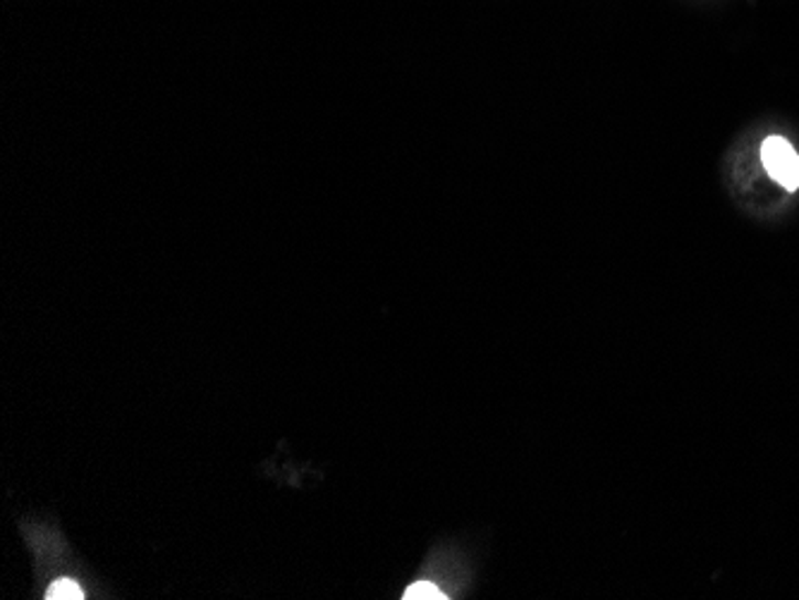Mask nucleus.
<instances>
[{"label":"nucleus","instance_id":"obj_2","mask_svg":"<svg viewBox=\"0 0 799 600\" xmlns=\"http://www.w3.org/2000/svg\"><path fill=\"white\" fill-rule=\"evenodd\" d=\"M46 598L48 600H82L84 591H82V586L77 581L65 577V579H58L51 586Z\"/></svg>","mask_w":799,"mask_h":600},{"label":"nucleus","instance_id":"obj_1","mask_svg":"<svg viewBox=\"0 0 799 600\" xmlns=\"http://www.w3.org/2000/svg\"><path fill=\"white\" fill-rule=\"evenodd\" d=\"M762 163L766 173L788 192L799 187V153L785 137H766L762 144Z\"/></svg>","mask_w":799,"mask_h":600},{"label":"nucleus","instance_id":"obj_3","mask_svg":"<svg viewBox=\"0 0 799 600\" xmlns=\"http://www.w3.org/2000/svg\"><path fill=\"white\" fill-rule=\"evenodd\" d=\"M402 598L404 600H443L445 596H443V591L439 589L436 583H431V581H417V583L410 586L408 591H404Z\"/></svg>","mask_w":799,"mask_h":600}]
</instances>
